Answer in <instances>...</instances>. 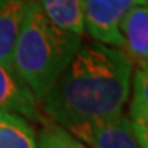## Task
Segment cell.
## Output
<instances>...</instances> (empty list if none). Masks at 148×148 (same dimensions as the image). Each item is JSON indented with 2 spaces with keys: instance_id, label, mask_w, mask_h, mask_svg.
<instances>
[{
  "instance_id": "1",
  "label": "cell",
  "mask_w": 148,
  "mask_h": 148,
  "mask_svg": "<svg viewBox=\"0 0 148 148\" xmlns=\"http://www.w3.org/2000/svg\"><path fill=\"white\" fill-rule=\"evenodd\" d=\"M133 65L125 53L82 38L77 51L39 101L47 119L65 130L123 113L129 101Z\"/></svg>"
},
{
  "instance_id": "2",
  "label": "cell",
  "mask_w": 148,
  "mask_h": 148,
  "mask_svg": "<svg viewBox=\"0 0 148 148\" xmlns=\"http://www.w3.org/2000/svg\"><path fill=\"white\" fill-rule=\"evenodd\" d=\"M82 36L58 29L30 0L20 27L12 70L29 91L41 101L77 51Z\"/></svg>"
},
{
  "instance_id": "3",
  "label": "cell",
  "mask_w": 148,
  "mask_h": 148,
  "mask_svg": "<svg viewBox=\"0 0 148 148\" xmlns=\"http://www.w3.org/2000/svg\"><path fill=\"white\" fill-rule=\"evenodd\" d=\"M85 30L92 41L123 49L121 23L134 6L147 5V0H82Z\"/></svg>"
},
{
  "instance_id": "4",
  "label": "cell",
  "mask_w": 148,
  "mask_h": 148,
  "mask_svg": "<svg viewBox=\"0 0 148 148\" xmlns=\"http://www.w3.org/2000/svg\"><path fill=\"white\" fill-rule=\"evenodd\" d=\"M68 132L88 148H140L124 113L109 119L80 124Z\"/></svg>"
},
{
  "instance_id": "5",
  "label": "cell",
  "mask_w": 148,
  "mask_h": 148,
  "mask_svg": "<svg viewBox=\"0 0 148 148\" xmlns=\"http://www.w3.org/2000/svg\"><path fill=\"white\" fill-rule=\"evenodd\" d=\"M0 112L20 115L29 121L42 123L39 101L14 71L0 65Z\"/></svg>"
},
{
  "instance_id": "6",
  "label": "cell",
  "mask_w": 148,
  "mask_h": 148,
  "mask_svg": "<svg viewBox=\"0 0 148 148\" xmlns=\"http://www.w3.org/2000/svg\"><path fill=\"white\" fill-rule=\"evenodd\" d=\"M123 50L136 70H148V8L134 6L121 23Z\"/></svg>"
},
{
  "instance_id": "7",
  "label": "cell",
  "mask_w": 148,
  "mask_h": 148,
  "mask_svg": "<svg viewBox=\"0 0 148 148\" xmlns=\"http://www.w3.org/2000/svg\"><path fill=\"white\" fill-rule=\"evenodd\" d=\"M30 0H0V65L12 70V53Z\"/></svg>"
},
{
  "instance_id": "8",
  "label": "cell",
  "mask_w": 148,
  "mask_h": 148,
  "mask_svg": "<svg viewBox=\"0 0 148 148\" xmlns=\"http://www.w3.org/2000/svg\"><path fill=\"white\" fill-rule=\"evenodd\" d=\"M129 118L140 148H148V70H136L130 86Z\"/></svg>"
},
{
  "instance_id": "9",
  "label": "cell",
  "mask_w": 148,
  "mask_h": 148,
  "mask_svg": "<svg viewBox=\"0 0 148 148\" xmlns=\"http://www.w3.org/2000/svg\"><path fill=\"white\" fill-rule=\"evenodd\" d=\"M39 9L58 29L83 36L85 20L82 0H36Z\"/></svg>"
},
{
  "instance_id": "10",
  "label": "cell",
  "mask_w": 148,
  "mask_h": 148,
  "mask_svg": "<svg viewBox=\"0 0 148 148\" xmlns=\"http://www.w3.org/2000/svg\"><path fill=\"white\" fill-rule=\"evenodd\" d=\"M0 148H38L36 130L29 119L0 112Z\"/></svg>"
},
{
  "instance_id": "11",
  "label": "cell",
  "mask_w": 148,
  "mask_h": 148,
  "mask_svg": "<svg viewBox=\"0 0 148 148\" xmlns=\"http://www.w3.org/2000/svg\"><path fill=\"white\" fill-rule=\"evenodd\" d=\"M38 148H88L68 130L50 119H42L41 129L36 132Z\"/></svg>"
}]
</instances>
